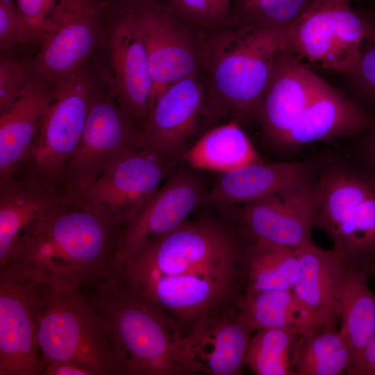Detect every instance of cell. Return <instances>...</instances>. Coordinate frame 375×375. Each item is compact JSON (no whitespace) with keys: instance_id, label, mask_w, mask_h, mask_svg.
Masks as SVG:
<instances>
[{"instance_id":"23","label":"cell","mask_w":375,"mask_h":375,"mask_svg":"<svg viewBox=\"0 0 375 375\" xmlns=\"http://www.w3.org/2000/svg\"><path fill=\"white\" fill-rule=\"evenodd\" d=\"M55 88L35 73L19 97L0 115V180L10 178L38 137Z\"/></svg>"},{"instance_id":"22","label":"cell","mask_w":375,"mask_h":375,"mask_svg":"<svg viewBox=\"0 0 375 375\" xmlns=\"http://www.w3.org/2000/svg\"><path fill=\"white\" fill-rule=\"evenodd\" d=\"M374 122V115L326 83L297 120L280 147L294 150L313 142L360 135Z\"/></svg>"},{"instance_id":"12","label":"cell","mask_w":375,"mask_h":375,"mask_svg":"<svg viewBox=\"0 0 375 375\" xmlns=\"http://www.w3.org/2000/svg\"><path fill=\"white\" fill-rule=\"evenodd\" d=\"M112 8L108 0H58L40 40L34 73L56 89L85 68Z\"/></svg>"},{"instance_id":"21","label":"cell","mask_w":375,"mask_h":375,"mask_svg":"<svg viewBox=\"0 0 375 375\" xmlns=\"http://www.w3.org/2000/svg\"><path fill=\"white\" fill-rule=\"evenodd\" d=\"M322 160L251 163L224 173L207 192L204 204L231 206L265 197L281 190L312 183Z\"/></svg>"},{"instance_id":"32","label":"cell","mask_w":375,"mask_h":375,"mask_svg":"<svg viewBox=\"0 0 375 375\" xmlns=\"http://www.w3.org/2000/svg\"><path fill=\"white\" fill-rule=\"evenodd\" d=\"M313 0H235L228 18L234 26L288 29L310 6Z\"/></svg>"},{"instance_id":"24","label":"cell","mask_w":375,"mask_h":375,"mask_svg":"<svg viewBox=\"0 0 375 375\" xmlns=\"http://www.w3.org/2000/svg\"><path fill=\"white\" fill-rule=\"evenodd\" d=\"M300 272L293 292L312 315L319 330H336L340 307L336 290L346 267L335 251L312 242L297 248Z\"/></svg>"},{"instance_id":"10","label":"cell","mask_w":375,"mask_h":375,"mask_svg":"<svg viewBox=\"0 0 375 375\" xmlns=\"http://www.w3.org/2000/svg\"><path fill=\"white\" fill-rule=\"evenodd\" d=\"M142 144L141 130L120 106L111 87L97 88L81 141L56 183L65 198L99 178L124 151Z\"/></svg>"},{"instance_id":"19","label":"cell","mask_w":375,"mask_h":375,"mask_svg":"<svg viewBox=\"0 0 375 375\" xmlns=\"http://www.w3.org/2000/svg\"><path fill=\"white\" fill-rule=\"evenodd\" d=\"M116 18L109 40L110 85L123 110L142 131L153 103L154 82L130 7L117 9Z\"/></svg>"},{"instance_id":"2","label":"cell","mask_w":375,"mask_h":375,"mask_svg":"<svg viewBox=\"0 0 375 375\" xmlns=\"http://www.w3.org/2000/svg\"><path fill=\"white\" fill-rule=\"evenodd\" d=\"M108 323L120 375L190 374L181 356V326L150 299L106 273L82 287Z\"/></svg>"},{"instance_id":"41","label":"cell","mask_w":375,"mask_h":375,"mask_svg":"<svg viewBox=\"0 0 375 375\" xmlns=\"http://www.w3.org/2000/svg\"><path fill=\"white\" fill-rule=\"evenodd\" d=\"M114 7H128L141 3H158L156 0H108Z\"/></svg>"},{"instance_id":"25","label":"cell","mask_w":375,"mask_h":375,"mask_svg":"<svg viewBox=\"0 0 375 375\" xmlns=\"http://www.w3.org/2000/svg\"><path fill=\"white\" fill-rule=\"evenodd\" d=\"M62 200L58 190L44 182L16 175L0 180V267L31 224Z\"/></svg>"},{"instance_id":"5","label":"cell","mask_w":375,"mask_h":375,"mask_svg":"<svg viewBox=\"0 0 375 375\" xmlns=\"http://www.w3.org/2000/svg\"><path fill=\"white\" fill-rule=\"evenodd\" d=\"M287 29L234 26L211 42L207 65L219 110L238 123L255 120L256 108Z\"/></svg>"},{"instance_id":"14","label":"cell","mask_w":375,"mask_h":375,"mask_svg":"<svg viewBox=\"0 0 375 375\" xmlns=\"http://www.w3.org/2000/svg\"><path fill=\"white\" fill-rule=\"evenodd\" d=\"M253 333L234 301L226 303L204 313L184 334L181 356L190 374H241Z\"/></svg>"},{"instance_id":"3","label":"cell","mask_w":375,"mask_h":375,"mask_svg":"<svg viewBox=\"0 0 375 375\" xmlns=\"http://www.w3.org/2000/svg\"><path fill=\"white\" fill-rule=\"evenodd\" d=\"M247 244L235 225L209 218L187 219L112 269L124 273L202 275L244 285Z\"/></svg>"},{"instance_id":"1","label":"cell","mask_w":375,"mask_h":375,"mask_svg":"<svg viewBox=\"0 0 375 375\" xmlns=\"http://www.w3.org/2000/svg\"><path fill=\"white\" fill-rule=\"evenodd\" d=\"M125 226L120 219L62 200L25 231L6 264H15L56 290H80L110 269Z\"/></svg>"},{"instance_id":"8","label":"cell","mask_w":375,"mask_h":375,"mask_svg":"<svg viewBox=\"0 0 375 375\" xmlns=\"http://www.w3.org/2000/svg\"><path fill=\"white\" fill-rule=\"evenodd\" d=\"M97 86L85 67L55 89L33 146L13 175L57 189L60 172L81 141Z\"/></svg>"},{"instance_id":"9","label":"cell","mask_w":375,"mask_h":375,"mask_svg":"<svg viewBox=\"0 0 375 375\" xmlns=\"http://www.w3.org/2000/svg\"><path fill=\"white\" fill-rule=\"evenodd\" d=\"M54 290L13 263L0 267V375H42L38 329Z\"/></svg>"},{"instance_id":"18","label":"cell","mask_w":375,"mask_h":375,"mask_svg":"<svg viewBox=\"0 0 375 375\" xmlns=\"http://www.w3.org/2000/svg\"><path fill=\"white\" fill-rule=\"evenodd\" d=\"M129 7L147 51L154 82L153 102L168 85L194 76L200 56L185 28L159 3Z\"/></svg>"},{"instance_id":"28","label":"cell","mask_w":375,"mask_h":375,"mask_svg":"<svg viewBox=\"0 0 375 375\" xmlns=\"http://www.w3.org/2000/svg\"><path fill=\"white\" fill-rule=\"evenodd\" d=\"M367 278L363 269L346 265L336 290L340 307L339 331L351 347L354 360L375 333V295Z\"/></svg>"},{"instance_id":"7","label":"cell","mask_w":375,"mask_h":375,"mask_svg":"<svg viewBox=\"0 0 375 375\" xmlns=\"http://www.w3.org/2000/svg\"><path fill=\"white\" fill-rule=\"evenodd\" d=\"M371 26L370 11L355 10L350 0H313L287 29V50L300 59L349 76L359 63Z\"/></svg>"},{"instance_id":"11","label":"cell","mask_w":375,"mask_h":375,"mask_svg":"<svg viewBox=\"0 0 375 375\" xmlns=\"http://www.w3.org/2000/svg\"><path fill=\"white\" fill-rule=\"evenodd\" d=\"M177 161L143 144L131 147L122 152L94 183L63 201L126 224L171 174Z\"/></svg>"},{"instance_id":"27","label":"cell","mask_w":375,"mask_h":375,"mask_svg":"<svg viewBox=\"0 0 375 375\" xmlns=\"http://www.w3.org/2000/svg\"><path fill=\"white\" fill-rule=\"evenodd\" d=\"M181 159L193 169L222 174L262 162L249 138L235 120L208 131L186 149Z\"/></svg>"},{"instance_id":"36","label":"cell","mask_w":375,"mask_h":375,"mask_svg":"<svg viewBox=\"0 0 375 375\" xmlns=\"http://www.w3.org/2000/svg\"><path fill=\"white\" fill-rule=\"evenodd\" d=\"M174 16L202 26H215L225 20L215 0H167Z\"/></svg>"},{"instance_id":"6","label":"cell","mask_w":375,"mask_h":375,"mask_svg":"<svg viewBox=\"0 0 375 375\" xmlns=\"http://www.w3.org/2000/svg\"><path fill=\"white\" fill-rule=\"evenodd\" d=\"M38 342L44 365L70 363L91 375H120L108 323L81 290H54L40 316Z\"/></svg>"},{"instance_id":"43","label":"cell","mask_w":375,"mask_h":375,"mask_svg":"<svg viewBox=\"0 0 375 375\" xmlns=\"http://www.w3.org/2000/svg\"><path fill=\"white\" fill-rule=\"evenodd\" d=\"M360 269L365 272L368 277L375 278V256L365 263Z\"/></svg>"},{"instance_id":"42","label":"cell","mask_w":375,"mask_h":375,"mask_svg":"<svg viewBox=\"0 0 375 375\" xmlns=\"http://www.w3.org/2000/svg\"><path fill=\"white\" fill-rule=\"evenodd\" d=\"M235 0H215L225 19L228 17L231 6Z\"/></svg>"},{"instance_id":"13","label":"cell","mask_w":375,"mask_h":375,"mask_svg":"<svg viewBox=\"0 0 375 375\" xmlns=\"http://www.w3.org/2000/svg\"><path fill=\"white\" fill-rule=\"evenodd\" d=\"M316 210L314 182L243 203L234 214L235 225L247 242L298 248L312 242Z\"/></svg>"},{"instance_id":"35","label":"cell","mask_w":375,"mask_h":375,"mask_svg":"<svg viewBox=\"0 0 375 375\" xmlns=\"http://www.w3.org/2000/svg\"><path fill=\"white\" fill-rule=\"evenodd\" d=\"M33 75L20 61L1 58L0 61V111L10 106L22 93Z\"/></svg>"},{"instance_id":"17","label":"cell","mask_w":375,"mask_h":375,"mask_svg":"<svg viewBox=\"0 0 375 375\" xmlns=\"http://www.w3.org/2000/svg\"><path fill=\"white\" fill-rule=\"evenodd\" d=\"M327 83L285 49L277 56L259 100L255 121L266 140L279 147Z\"/></svg>"},{"instance_id":"31","label":"cell","mask_w":375,"mask_h":375,"mask_svg":"<svg viewBox=\"0 0 375 375\" xmlns=\"http://www.w3.org/2000/svg\"><path fill=\"white\" fill-rule=\"evenodd\" d=\"M301 334L278 329L261 328L251 338L245 366L257 375H294V360Z\"/></svg>"},{"instance_id":"30","label":"cell","mask_w":375,"mask_h":375,"mask_svg":"<svg viewBox=\"0 0 375 375\" xmlns=\"http://www.w3.org/2000/svg\"><path fill=\"white\" fill-rule=\"evenodd\" d=\"M354 360L351 347L336 330L312 331L300 335L294 360V375H339Z\"/></svg>"},{"instance_id":"34","label":"cell","mask_w":375,"mask_h":375,"mask_svg":"<svg viewBox=\"0 0 375 375\" xmlns=\"http://www.w3.org/2000/svg\"><path fill=\"white\" fill-rule=\"evenodd\" d=\"M26 42L40 40L58 0H15Z\"/></svg>"},{"instance_id":"33","label":"cell","mask_w":375,"mask_h":375,"mask_svg":"<svg viewBox=\"0 0 375 375\" xmlns=\"http://www.w3.org/2000/svg\"><path fill=\"white\" fill-rule=\"evenodd\" d=\"M372 26L361 49L359 63L349 76L353 94L362 101L375 105V10L370 11Z\"/></svg>"},{"instance_id":"20","label":"cell","mask_w":375,"mask_h":375,"mask_svg":"<svg viewBox=\"0 0 375 375\" xmlns=\"http://www.w3.org/2000/svg\"><path fill=\"white\" fill-rule=\"evenodd\" d=\"M203 101L202 89L194 76L166 87L147 114L142 129V144L167 158L181 159Z\"/></svg>"},{"instance_id":"38","label":"cell","mask_w":375,"mask_h":375,"mask_svg":"<svg viewBox=\"0 0 375 375\" xmlns=\"http://www.w3.org/2000/svg\"><path fill=\"white\" fill-rule=\"evenodd\" d=\"M350 375H375V333L347 372Z\"/></svg>"},{"instance_id":"39","label":"cell","mask_w":375,"mask_h":375,"mask_svg":"<svg viewBox=\"0 0 375 375\" xmlns=\"http://www.w3.org/2000/svg\"><path fill=\"white\" fill-rule=\"evenodd\" d=\"M361 134L357 146L360 163L375 174V122Z\"/></svg>"},{"instance_id":"16","label":"cell","mask_w":375,"mask_h":375,"mask_svg":"<svg viewBox=\"0 0 375 375\" xmlns=\"http://www.w3.org/2000/svg\"><path fill=\"white\" fill-rule=\"evenodd\" d=\"M207 192L192 172L183 169L170 174L127 222L110 268L179 226L199 205L204 204Z\"/></svg>"},{"instance_id":"15","label":"cell","mask_w":375,"mask_h":375,"mask_svg":"<svg viewBox=\"0 0 375 375\" xmlns=\"http://www.w3.org/2000/svg\"><path fill=\"white\" fill-rule=\"evenodd\" d=\"M112 274L175 319L185 334L204 313L234 301L244 290L241 283L202 275Z\"/></svg>"},{"instance_id":"4","label":"cell","mask_w":375,"mask_h":375,"mask_svg":"<svg viewBox=\"0 0 375 375\" xmlns=\"http://www.w3.org/2000/svg\"><path fill=\"white\" fill-rule=\"evenodd\" d=\"M315 188L314 228L347 266L360 269L375 256V174L360 163L322 160Z\"/></svg>"},{"instance_id":"26","label":"cell","mask_w":375,"mask_h":375,"mask_svg":"<svg viewBox=\"0 0 375 375\" xmlns=\"http://www.w3.org/2000/svg\"><path fill=\"white\" fill-rule=\"evenodd\" d=\"M234 305L253 332L261 328H278L302 335L319 330L312 315L292 290L243 291Z\"/></svg>"},{"instance_id":"29","label":"cell","mask_w":375,"mask_h":375,"mask_svg":"<svg viewBox=\"0 0 375 375\" xmlns=\"http://www.w3.org/2000/svg\"><path fill=\"white\" fill-rule=\"evenodd\" d=\"M300 272L297 248L247 242L244 256L245 292L292 290Z\"/></svg>"},{"instance_id":"37","label":"cell","mask_w":375,"mask_h":375,"mask_svg":"<svg viewBox=\"0 0 375 375\" xmlns=\"http://www.w3.org/2000/svg\"><path fill=\"white\" fill-rule=\"evenodd\" d=\"M26 42L15 0H0V47L6 50Z\"/></svg>"},{"instance_id":"40","label":"cell","mask_w":375,"mask_h":375,"mask_svg":"<svg viewBox=\"0 0 375 375\" xmlns=\"http://www.w3.org/2000/svg\"><path fill=\"white\" fill-rule=\"evenodd\" d=\"M42 375H91L87 369L70 363L49 362L44 365Z\"/></svg>"}]
</instances>
